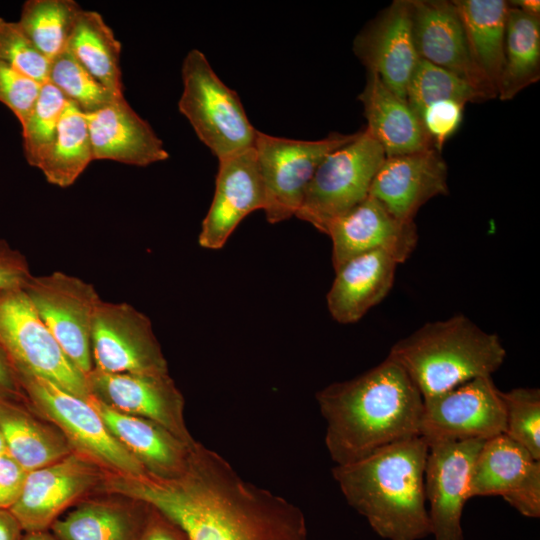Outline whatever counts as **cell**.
Here are the masks:
<instances>
[{
    "label": "cell",
    "mask_w": 540,
    "mask_h": 540,
    "mask_svg": "<svg viewBox=\"0 0 540 540\" xmlns=\"http://www.w3.org/2000/svg\"><path fill=\"white\" fill-rule=\"evenodd\" d=\"M114 491L167 515L189 540H309L298 506L245 480L198 441L178 477L121 476Z\"/></svg>",
    "instance_id": "1"
},
{
    "label": "cell",
    "mask_w": 540,
    "mask_h": 540,
    "mask_svg": "<svg viewBox=\"0 0 540 540\" xmlns=\"http://www.w3.org/2000/svg\"><path fill=\"white\" fill-rule=\"evenodd\" d=\"M316 401L326 424L325 446L335 465L419 437L423 397L389 357L352 379L322 388Z\"/></svg>",
    "instance_id": "2"
},
{
    "label": "cell",
    "mask_w": 540,
    "mask_h": 540,
    "mask_svg": "<svg viewBox=\"0 0 540 540\" xmlns=\"http://www.w3.org/2000/svg\"><path fill=\"white\" fill-rule=\"evenodd\" d=\"M427 453V443L413 437L335 465L332 475L347 503L381 538L421 540L431 535L424 489Z\"/></svg>",
    "instance_id": "3"
},
{
    "label": "cell",
    "mask_w": 540,
    "mask_h": 540,
    "mask_svg": "<svg viewBox=\"0 0 540 540\" xmlns=\"http://www.w3.org/2000/svg\"><path fill=\"white\" fill-rule=\"evenodd\" d=\"M387 357L406 371L426 399L491 376L503 364L506 350L497 334L457 314L424 324L398 340Z\"/></svg>",
    "instance_id": "4"
},
{
    "label": "cell",
    "mask_w": 540,
    "mask_h": 540,
    "mask_svg": "<svg viewBox=\"0 0 540 540\" xmlns=\"http://www.w3.org/2000/svg\"><path fill=\"white\" fill-rule=\"evenodd\" d=\"M181 75L179 111L218 160L252 148L257 130L237 93L220 80L201 51L187 53Z\"/></svg>",
    "instance_id": "5"
},
{
    "label": "cell",
    "mask_w": 540,
    "mask_h": 540,
    "mask_svg": "<svg viewBox=\"0 0 540 540\" xmlns=\"http://www.w3.org/2000/svg\"><path fill=\"white\" fill-rule=\"evenodd\" d=\"M27 405L54 424L74 452L107 473L129 476L147 474L140 463L115 439L88 399L72 394L35 376L18 375Z\"/></svg>",
    "instance_id": "6"
},
{
    "label": "cell",
    "mask_w": 540,
    "mask_h": 540,
    "mask_svg": "<svg viewBox=\"0 0 540 540\" xmlns=\"http://www.w3.org/2000/svg\"><path fill=\"white\" fill-rule=\"evenodd\" d=\"M386 158L365 129L330 152L312 177L296 217L325 234L329 223L369 196L372 181Z\"/></svg>",
    "instance_id": "7"
},
{
    "label": "cell",
    "mask_w": 540,
    "mask_h": 540,
    "mask_svg": "<svg viewBox=\"0 0 540 540\" xmlns=\"http://www.w3.org/2000/svg\"><path fill=\"white\" fill-rule=\"evenodd\" d=\"M0 343L17 375L46 379L88 399L86 375L65 355L23 289L0 295Z\"/></svg>",
    "instance_id": "8"
},
{
    "label": "cell",
    "mask_w": 540,
    "mask_h": 540,
    "mask_svg": "<svg viewBox=\"0 0 540 540\" xmlns=\"http://www.w3.org/2000/svg\"><path fill=\"white\" fill-rule=\"evenodd\" d=\"M356 134L331 133L324 139L307 141L257 130L253 147L264 187L267 221L274 224L295 216L322 160Z\"/></svg>",
    "instance_id": "9"
},
{
    "label": "cell",
    "mask_w": 540,
    "mask_h": 540,
    "mask_svg": "<svg viewBox=\"0 0 540 540\" xmlns=\"http://www.w3.org/2000/svg\"><path fill=\"white\" fill-rule=\"evenodd\" d=\"M42 322L68 359L84 374L93 369L90 336L101 301L94 286L78 277L55 271L31 276L23 288Z\"/></svg>",
    "instance_id": "10"
},
{
    "label": "cell",
    "mask_w": 540,
    "mask_h": 540,
    "mask_svg": "<svg viewBox=\"0 0 540 540\" xmlns=\"http://www.w3.org/2000/svg\"><path fill=\"white\" fill-rule=\"evenodd\" d=\"M505 432V410L491 376L469 380L423 399L419 437L427 445L441 441H486Z\"/></svg>",
    "instance_id": "11"
},
{
    "label": "cell",
    "mask_w": 540,
    "mask_h": 540,
    "mask_svg": "<svg viewBox=\"0 0 540 540\" xmlns=\"http://www.w3.org/2000/svg\"><path fill=\"white\" fill-rule=\"evenodd\" d=\"M90 349L93 369L99 371L169 373L150 319L125 302H99L92 324Z\"/></svg>",
    "instance_id": "12"
},
{
    "label": "cell",
    "mask_w": 540,
    "mask_h": 540,
    "mask_svg": "<svg viewBox=\"0 0 540 540\" xmlns=\"http://www.w3.org/2000/svg\"><path fill=\"white\" fill-rule=\"evenodd\" d=\"M106 475L100 466L73 452L28 472L10 511L24 532L50 530L68 508L101 490Z\"/></svg>",
    "instance_id": "13"
},
{
    "label": "cell",
    "mask_w": 540,
    "mask_h": 540,
    "mask_svg": "<svg viewBox=\"0 0 540 540\" xmlns=\"http://www.w3.org/2000/svg\"><path fill=\"white\" fill-rule=\"evenodd\" d=\"M90 395L108 407L154 421L187 443L195 439L184 418V398L169 373H108L92 369L86 375Z\"/></svg>",
    "instance_id": "14"
},
{
    "label": "cell",
    "mask_w": 540,
    "mask_h": 540,
    "mask_svg": "<svg viewBox=\"0 0 540 540\" xmlns=\"http://www.w3.org/2000/svg\"><path fill=\"white\" fill-rule=\"evenodd\" d=\"M493 495L525 517H540V461L504 433L484 441L468 481L469 499Z\"/></svg>",
    "instance_id": "15"
},
{
    "label": "cell",
    "mask_w": 540,
    "mask_h": 540,
    "mask_svg": "<svg viewBox=\"0 0 540 540\" xmlns=\"http://www.w3.org/2000/svg\"><path fill=\"white\" fill-rule=\"evenodd\" d=\"M482 440L441 441L428 445L424 489L434 540H464L461 519L468 481Z\"/></svg>",
    "instance_id": "16"
},
{
    "label": "cell",
    "mask_w": 540,
    "mask_h": 540,
    "mask_svg": "<svg viewBox=\"0 0 540 540\" xmlns=\"http://www.w3.org/2000/svg\"><path fill=\"white\" fill-rule=\"evenodd\" d=\"M325 234L332 241L334 269L375 250L388 253L400 264L411 256L418 242L414 221L398 219L370 195L332 220Z\"/></svg>",
    "instance_id": "17"
},
{
    "label": "cell",
    "mask_w": 540,
    "mask_h": 540,
    "mask_svg": "<svg viewBox=\"0 0 540 540\" xmlns=\"http://www.w3.org/2000/svg\"><path fill=\"white\" fill-rule=\"evenodd\" d=\"M413 39L418 57L441 67L483 93L496 92L477 68L454 1L411 0Z\"/></svg>",
    "instance_id": "18"
},
{
    "label": "cell",
    "mask_w": 540,
    "mask_h": 540,
    "mask_svg": "<svg viewBox=\"0 0 540 540\" xmlns=\"http://www.w3.org/2000/svg\"><path fill=\"white\" fill-rule=\"evenodd\" d=\"M353 51L368 72L374 73L398 97L419 60L412 28L411 0H395L355 38Z\"/></svg>",
    "instance_id": "19"
},
{
    "label": "cell",
    "mask_w": 540,
    "mask_h": 540,
    "mask_svg": "<svg viewBox=\"0 0 540 540\" xmlns=\"http://www.w3.org/2000/svg\"><path fill=\"white\" fill-rule=\"evenodd\" d=\"M265 193L254 147L219 160L214 196L198 236L206 249H221L239 223L264 208Z\"/></svg>",
    "instance_id": "20"
},
{
    "label": "cell",
    "mask_w": 540,
    "mask_h": 540,
    "mask_svg": "<svg viewBox=\"0 0 540 540\" xmlns=\"http://www.w3.org/2000/svg\"><path fill=\"white\" fill-rule=\"evenodd\" d=\"M448 167L435 148L386 157L378 169L369 195L403 221H414L430 199L446 195Z\"/></svg>",
    "instance_id": "21"
},
{
    "label": "cell",
    "mask_w": 540,
    "mask_h": 540,
    "mask_svg": "<svg viewBox=\"0 0 540 540\" xmlns=\"http://www.w3.org/2000/svg\"><path fill=\"white\" fill-rule=\"evenodd\" d=\"M85 114L94 160L148 166L169 157L150 124L134 111L124 96L96 112Z\"/></svg>",
    "instance_id": "22"
},
{
    "label": "cell",
    "mask_w": 540,
    "mask_h": 540,
    "mask_svg": "<svg viewBox=\"0 0 540 540\" xmlns=\"http://www.w3.org/2000/svg\"><path fill=\"white\" fill-rule=\"evenodd\" d=\"M88 400L110 433L148 475L171 479L185 471L196 440L187 443L154 421L121 413L91 395Z\"/></svg>",
    "instance_id": "23"
},
{
    "label": "cell",
    "mask_w": 540,
    "mask_h": 540,
    "mask_svg": "<svg viewBox=\"0 0 540 540\" xmlns=\"http://www.w3.org/2000/svg\"><path fill=\"white\" fill-rule=\"evenodd\" d=\"M397 265L391 255L375 250L355 256L335 269L326 297L332 318L341 324L359 321L388 295Z\"/></svg>",
    "instance_id": "24"
},
{
    "label": "cell",
    "mask_w": 540,
    "mask_h": 540,
    "mask_svg": "<svg viewBox=\"0 0 540 540\" xmlns=\"http://www.w3.org/2000/svg\"><path fill=\"white\" fill-rule=\"evenodd\" d=\"M110 495L83 499L58 518L50 531L59 540H136L147 518L149 505Z\"/></svg>",
    "instance_id": "25"
},
{
    "label": "cell",
    "mask_w": 540,
    "mask_h": 540,
    "mask_svg": "<svg viewBox=\"0 0 540 540\" xmlns=\"http://www.w3.org/2000/svg\"><path fill=\"white\" fill-rule=\"evenodd\" d=\"M359 100L364 108L366 130L382 146L386 157L434 148L406 100L390 90L378 75L368 72Z\"/></svg>",
    "instance_id": "26"
},
{
    "label": "cell",
    "mask_w": 540,
    "mask_h": 540,
    "mask_svg": "<svg viewBox=\"0 0 540 540\" xmlns=\"http://www.w3.org/2000/svg\"><path fill=\"white\" fill-rule=\"evenodd\" d=\"M0 433L6 454L27 472L74 452L62 432L27 403L0 399Z\"/></svg>",
    "instance_id": "27"
},
{
    "label": "cell",
    "mask_w": 540,
    "mask_h": 540,
    "mask_svg": "<svg viewBox=\"0 0 540 540\" xmlns=\"http://www.w3.org/2000/svg\"><path fill=\"white\" fill-rule=\"evenodd\" d=\"M462 19L473 60L497 95L504 63L509 4L504 0L454 1Z\"/></svg>",
    "instance_id": "28"
},
{
    "label": "cell",
    "mask_w": 540,
    "mask_h": 540,
    "mask_svg": "<svg viewBox=\"0 0 540 540\" xmlns=\"http://www.w3.org/2000/svg\"><path fill=\"white\" fill-rule=\"evenodd\" d=\"M540 78V17L509 5L504 63L497 87L500 100H511Z\"/></svg>",
    "instance_id": "29"
},
{
    "label": "cell",
    "mask_w": 540,
    "mask_h": 540,
    "mask_svg": "<svg viewBox=\"0 0 540 540\" xmlns=\"http://www.w3.org/2000/svg\"><path fill=\"white\" fill-rule=\"evenodd\" d=\"M67 49L101 84L122 96L121 43L102 15L82 10L71 32Z\"/></svg>",
    "instance_id": "30"
},
{
    "label": "cell",
    "mask_w": 540,
    "mask_h": 540,
    "mask_svg": "<svg viewBox=\"0 0 540 540\" xmlns=\"http://www.w3.org/2000/svg\"><path fill=\"white\" fill-rule=\"evenodd\" d=\"M93 160L86 114L67 100L55 141L39 169L49 183L66 188Z\"/></svg>",
    "instance_id": "31"
},
{
    "label": "cell",
    "mask_w": 540,
    "mask_h": 540,
    "mask_svg": "<svg viewBox=\"0 0 540 540\" xmlns=\"http://www.w3.org/2000/svg\"><path fill=\"white\" fill-rule=\"evenodd\" d=\"M74 0H27L17 21L24 33L50 61L67 49L78 15Z\"/></svg>",
    "instance_id": "32"
},
{
    "label": "cell",
    "mask_w": 540,
    "mask_h": 540,
    "mask_svg": "<svg viewBox=\"0 0 540 540\" xmlns=\"http://www.w3.org/2000/svg\"><path fill=\"white\" fill-rule=\"evenodd\" d=\"M405 99L418 117L426 106L436 101L456 100L466 104L488 100L467 81L421 58L408 82Z\"/></svg>",
    "instance_id": "33"
},
{
    "label": "cell",
    "mask_w": 540,
    "mask_h": 540,
    "mask_svg": "<svg viewBox=\"0 0 540 540\" xmlns=\"http://www.w3.org/2000/svg\"><path fill=\"white\" fill-rule=\"evenodd\" d=\"M66 102V97L53 84H42L37 100L21 126L24 155L29 165L39 169L47 158Z\"/></svg>",
    "instance_id": "34"
},
{
    "label": "cell",
    "mask_w": 540,
    "mask_h": 540,
    "mask_svg": "<svg viewBox=\"0 0 540 540\" xmlns=\"http://www.w3.org/2000/svg\"><path fill=\"white\" fill-rule=\"evenodd\" d=\"M48 82L85 113L96 112L124 96L116 95L101 84L68 49L51 60Z\"/></svg>",
    "instance_id": "35"
},
{
    "label": "cell",
    "mask_w": 540,
    "mask_h": 540,
    "mask_svg": "<svg viewBox=\"0 0 540 540\" xmlns=\"http://www.w3.org/2000/svg\"><path fill=\"white\" fill-rule=\"evenodd\" d=\"M500 396L505 410V432L540 461V390L514 388Z\"/></svg>",
    "instance_id": "36"
},
{
    "label": "cell",
    "mask_w": 540,
    "mask_h": 540,
    "mask_svg": "<svg viewBox=\"0 0 540 540\" xmlns=\"http://www.w3.org/2000/svg\"><path fill=\"white\" fill-rule=\"evenodd\" d=\"M0 60L40 84L48 82L51 61L39 51L17 21L1 17Z\"/></svg>",
    "instance_id": "37"
},
{
    "label": "cell",
    "mask_w": 540,
    "mask_h": 540,
    "mask_svg": "<svg viewBox=\"0 0 540 540\" xmlns=\"http://www.w3.org/2000/svg\"><path fill=\"white\" fill-rule=\"evenodd\" d=\"M41 86L0 60V102L15 115L21 126L30 114Z\"/></svg>",
    "instance_id": "38"
},
{
    "label": "cell",
    "mask_w": 540,
    "mask_h": 540,
    "mask_svg": "<svg viewBox=\"0 0 540 540\" xmlns=\"http://www.w3.org/2000/svg\"><path fill=\"white\" fill-rule=\"evenodd\" d=\"M464 107V103L456 100H441L429 104L421 112L419 118L423 128L439 152L461 125Z\"/></svg>",
    "instance_id": "39"
},
{
    "label": "cell",
    "mask_w": 540,
    "mask_h": 540,
    "mask_svg": "<svg viewBox=\"0 0 540 540\" xmlns=\"http://www.w3.org/2000/svg\"><path fill=\"white\" fill-rule=\"evenodd\" d=\"M31 276L25 256L0 239V295L23 289Z\"/></svg>",
    "instance_id": "40"
},
{
    "label": "cell",
    "mask_w": 540,
    "mask_h": 540,
    "mask_svg": "<svg viewBox=\"0 0 540 540\" xmlns=\"http://www.w3.org/2000/svg\"><path fill=\"white\" fill-rule=\"evenodd\" d=\"M27 471L8 454L0 455V509L10 510L23 488Z\"/></svg>",
    "instance_id": "41"
},
{
    "label": "cell",
    "mask_w": 540,
    "mask_h": 540,
    "mask_svg": "<svg viewBox=\"0 0 540 540\" xmlns=\"http://www.w3.org/2000/svg\"><path fill=\"white\" fill-rule=\"evenodd\" d=\"M136 540H189V537L179 524L149 505L147 518Z\"/></svg>",
    "instance_id": "42"
},
{
    "label": "cell",
    "mask_w": 540,
    "mask_h": 540,
    "mask_svg": "<svg viewBox=\"0 0 540 540\" xmlns=\"http://www.w3.org/2000/svg\"><path fill=\"white\" fill-rule=\"evenodd\" d=\"M0 399L27 403L17 372L0 343Z\"/></svg>",
    "instance_id": "43"
},
{
    "label": "cell",
    "mask_w": 540,
    "mask_h": 540,
    "mask_svg": "<svg viewBox=\"0 0 540 540\" xmlns=\"http://www.w3.org/2000/svg\"><path fill=\"white\" fill-rule=\"evenodd\" d=\"M24 530L10 510L0 509V540H22Z\"/></svg>",
    "instance_id": "44"
},
{
    "label": "cell",
    "mask_w": 540,
    "mask_h": 540,
    "mask_svg": "<svg viewBox=\"0 0 540 540\" xmlns=\"http://www.w3.org/2000/svg\"><path fill=\"white\" fill-rule=\"evenodd\" d=\"M508 4L520 11L535 17H540V1L538 0H514Z\"/></svg>",
    "instance_id": "45"
},
{
    "label": "cell",
    "mask_w": 540,
    "mask_h": 540,
    "mask_svg": "<svg viewBox=\"0 0 540 540\" xmlns=\"http://www.w3.org/2000/svg\"><path fill=\"white\" fill-rule=\"evenodd\" d=\"M22 540H59L50 530L25 532Z\"/></svg>",
    "instance_id": "46"
},
{
    "label": "cell",
    "mask_w": 540,
    "mask_h": 540,
    "mask_svg": "<svg viewBox=\"0 0 540 540\" xmlns=\"http://www.w3.org/2000/svg\"><path fill=\"white\" fill-rule=\"evenodd\" d=\"M6 454V447L2 435L0 433V455Z\"/></svg>",
    "instance_id": "47"
}]
</instances>
